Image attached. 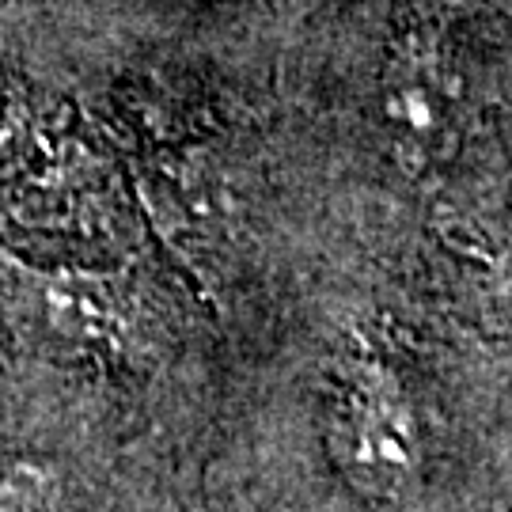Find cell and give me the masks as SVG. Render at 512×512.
I'll use <instances>...</instances> for the list:
<instances>
[{
    "label": "cell",
    "instance_id": "7a4b0ae2",
    "mask_svg": "<svg viewBox=\"0 0 512 512\" xmlns=\"http://www.w3.org/2000/svg\"><path fill=\"white\" fill-rule=\"evenodd\" d=\"M467 84L452 42L433 23L395 38L380 76V126L399 164L421 171L440 164L459 141Z\"/></svg>",
    "mask_w": 512,
    "mask_h": 512
},
{
    "label": "cell",
    "instance_id": "6da1fadb",
    "mask_svg": "<svg viewBox=\"0 0 512 512\" xmlns=\"http://www.w3.org/2000/svg\"><path fill=\"white\" fill-rule=\"evenodd\" d=\"M327 456L353 494L403 501L425 467V429L403 372L380 353H349L334 368L323 418Z\"/></svg>",
    "mask_w": 512,
    "mask_h": 512
},
{
    "label": "cell",
    "instance_id": "3957f363",
    "mask_svg": "<svg viewBox=\"0 0 512 512\" xmlns=\"http://www.w3.org/2000/svg\"><path fill=\"white\" fill-rule=\"evenodd\" d=\"M4 289L31 327L73 353H126L133 346V311L122 285L95 270H46L0 251Z\"/></svg>",
    "mask_w": 512,
    "mask_h": 512
},
{
    "label": "cell",
    "instance_id": "277c9868",
    "mask_svg": "<svg viewBox=\"0 0 512 512\" xmlns=\"http://www.w3.org/2000/svg\"><path fill=\"white\" fill-rule=\"evenodd\" d=\"M57 497V471L38 459H16L0 471V512H54Z\"/></svg>",
    "mask_w": 512,
    "mask_h": 512
}]
</instances>
